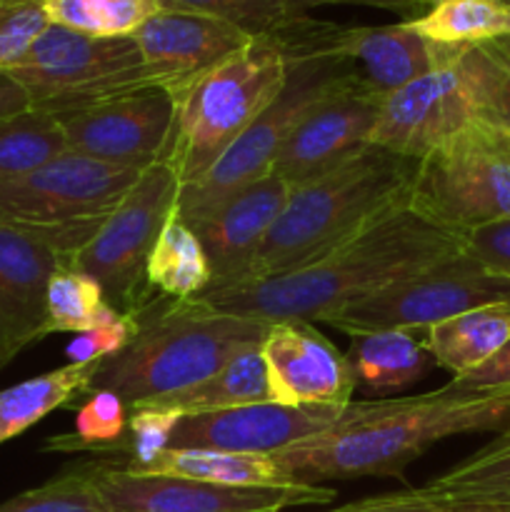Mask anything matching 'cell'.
<instances>
[{"label": "cell", "mask_w": 510, "mask_h": 512, "mask_svg": "<svg viewBox=\"0 0 510 512\" xmlns=\"http://www.w3.org/2000/svg\"><path fill=\"white\" fill-rule=\"evenodd\" d=\"M465 60L478 90L480 115L510 133V38L468 45Z\"/></svg>", "instance_id": "obj_35"}, {"label": "cell", "mask_w": 510, "mask_h": 512, "mask_svg": "<svg viewBox=\"0 0 510 512\" xmlns=\"http://www.w3.org/2000/svg\"><path fill=\"white\" fill-rule=\"evenodd\" d=\"M288 60V83L273 105L220 155L218 163L203 178L180 188L175 210L190 228L215 213L235 193L268 178L285 138L298 125V120L320 98L350 83L343 65L333 58L303 55Z\"/></svg>", "instance_id": "obj_9"}, {"label": "cell", "mask_w": 510, "mask_h": 512, "mask_svg": "<svg viewBox=\"0 0 510 512\" xmlns=\"http://www.w3.org/2000/svg\"><path fill=\"white\" fill-rule=\"evenodd\" d=\"M100 460L70 465L45 485L0 503V512H110L98 490Z\"/></svg>", "instance_id": "obj_32"}, {"label": "cell", "mask_w": 510, "mask_h": 512, "mask_svg": "<svg viewBox=\"0 0 510 512\" xmlns=\"http://www.w3.org/2000/svg\"><path fill=\"white\" fill-rule=\"evenodd\" d=\"M288 75L283 45L275 38H253L175 100V123L163 160L178 173L180 188L218 163L283 93Z\"/></svg>", "instance_id": "obj_5"}, {"label": "cell", "mask_w": 510, "mask_h": 512, "mask_svg": "<svg viewBox=\"0 0 510 512\" xmlns=\"http://www.w3.org/2000/svg\"><path fill=\"white\" fill-rule=\"evenodd\" d=\"M85 403L75 413L73 435H58L48 440L45 450H93V453H113L128 430V405L110 390H90Z\"/></svg>", "instance_id": "obj_33"}, {"label": "cell", "mask_w": 510, "mask_h": 512, "mask_svg": "<svg viewBox=\"0 0 510 512\" xmlns=\"http://www.w3.org/2000/svg\"><path fill=\"white\" fill-rule=\"evenodd\" d=\"M500 303H510V278L485 268L463 248L338 310L325 323L350 338L383 330L423 333L460 313Z\"/></svg>", "instance_id": "obj_10"}, {"label": "cell", "mask_w": 510, "mask_h": 512, "mask_svg": "<svg viewBox=\"0 0 510 512\" xmlns=\"http://www.w3.org/2000/svg\"><path fill=\"white\" fill-rule=\"evenodd\" d=\"M48 25L45 0H0V73L18 65Z\"/></svg>", "instance_id": "obj_37"}, {"label": "cell", "mask_w": 510, "mask_h": 512, "mask_svg": "<svg viewBox=\"0 0 510 512\" xmlns=\"http://www.w3.org/2000/svg\"><path fill=\"white\" fill-rule=\"evenodd\" d=\"M510 430L508 390L453 385L415 398L358 400L343 423L273 453L293 483L403 478L405 468L455 435Z\"/></svg>", "instance_id": "obj_2"}, {"label": "cell", "mask_w": 510, "mask_h": 512, "mask_svg": "<svg viewBox=\"0 0 510 512\" xmlns=\"http://www.w3.org/2000/svg\"><path fill=\"white\" fill-rule=\"evenodd\" d=\"M98 490L110 512H283L335 500V490L323 485L240 488L173 475L128 473L113 460H100Z\"/></svg>", "instance_id": "obj_13"}, {"label": "cell", "mask_w": 510, "mask_h": 512, "mask_svg": "<svg viewBox=\"0 0 510 512\" xmlns=\"http://www.w3.org/2000/svg\"><path fill=\"white\" fill-rule=\"evenodd\" d=\"M378 110L380 98L353 83L335 88L290 130L270 175L295 188L330 173L368 148Z\"/></svg>", "instance_id": "obj_16"}, {"label": "cell", "mask_w": 510, "mask_h": 512, "mask_svg": "<svg viewBox=\"0 0 510 512\" xmlns=\"http://www.w3.org/2000/svg\"><path fill=\"white\" fill-rule=\"evenodd\" d=\"M508 5H510V0H508Z\"/></svg>", "instance_id": "obj_45"}, {"label": "cell", "mask_w": 510, "mask_h": 512, "mask_svg": "<svg viewBox=\"0 0 510 512\" xmlns=\"http://www.w3.org/2000/svg\"><path fill=\"white\" fill-rule=\"evenodd\" d=\"M420 490L448 503H510V430Z\"/></svg>", "instance_id": "obj_28"}, {"label": "cell", "mask_w": 510, "mask_h": 512, "mask_svg": "<svg viewBox=\"0 0 510 512\" xmlns=\"http://www.w3.org/2000/svg\"><path fill=\"white\" fill-rule=\"evenodd\" d=\"M460 390H508L510 388V343L478 370L450 380Z\"/></svg>", "instance_id": "obj_41"}, {"label": "cell", "mask_w": 510, "mask_h": 512, "mask_svg": "<svg viewBox=\"0 0 510 512\" xmlns=\"http://www.w3.org/2000/svg\"><path fill=\"white\" fill-rule=\"evenodd\" d=\"M100 363H68L0 390V443L18 438L58 408H73L93 390Z\"/></svg>", "instance_id": "obj_25"}, {"label": "cell", "mask_w": 510, "mask_h": 512, "mask_svg": "<svg viewBox=\"0 0 510 512\" xmlns=\"http://www.w3.org/2000/svg\"><path fill=\"white\" fill-rule=\"evenodd\" d=\"M290 185L268 175L225 200L215 213L193 225L213 270V285L245 278L255 253L288 203Z\"/></svg>", "instance_id": "obj_20"}, {"label": "cell", "mask_w": 510, "mask_h": 512, "mask_svg": "<svg viewBox=\"0 0 510 512\" xmlns=\"http://www.w3.org/2000/svg\"><path fill=\"white\" fill-rule=\"evenodd\" d=\"M355 390L370 400L388 398L398 390L420 383L435 360L423 343L420 330H383L350 338L345 353Z\"/></svg>", "instance_id": "obj_21"}, {"label": "cell", "mask_w": 510, "mask_h": 512, "mask_svg": "<svg viewBox=\"0 0 510 512\" xmlns=\"http://www.w3.org/2000/svg\"><path fill=\"white\" fill-rule=\"evenodd\" d=\"M70 153L145 170L165 158L175 123V100L158 85L55 115Z\"/></svg>", "instance_id": "obj_14"}, {"label": "cell", "mask_w": 510, "mask_h": 512, "mask_svg": "<svg viewBox=\"0 0 510 512\" xmlns=\"http://www.w3.org/2000/svg\"><path fill=\"white\" fill-rule=\"evenodd\" d=\"M58 118L43 110H25L0 120V183H10L65 153Z\"/></svg>", "instance_id": "obj_29"}, {"label": "cell", "mask_w": 510, "mask_h": 512, "mask_svg": "<svg viewBox=\"0 0 510 512\" xmlns=\"http://www.w3.org/2000/svg\"><path fill=\"white\" fill-rule=\"evenodd\" d=\"M260 350L268 373L270 403L293 408H343L353 403L355 380L348 358L308 320L270 323Z\"/></svg>", "instance_id": "obj_18"}, {"label": "cell", "mask_w": 510, "mask_h": 512, "mask_svg": "<svg viewBox=\"0 0 510 512\" xmlns=\"http://www.w3.org/2000/svg\"><path fill=\"white\" fill-rule=\"evenodd\" d=\"M5 73L23 85L33 110L50 115L153 85L133 35L98 38L53 23Z\"/></svg>", "instance_id": "obj_8"}, {"label": "cell", "mask_w": 510, "mask_h": 512, "mask_svg": "<svg viewBox=\"0 0 510 512\" xmlns=\"http://www.w3.org/2000/svg\"><path fill=\"white\" fill-rule=\"evenodd\" d=\"M423 343L435 365L453 378L488 363L510 343V303L485 305L423 330Z\"/></svg>", "instance_id": "obj_22"}, {"label": "cell", "mask_w": 510, "mask_h": 512, "mask_svg": "<svg viewBox=\"0 0 510 512\" xmlns=\"http://www.w3.org/2000/svg\"><path fill=\"white\" fill-rule=\"evenodd\" d=\"M350 405H343V408H330V405L293 408V405L280 403H258L220 410V413L185 415L175 425L170 448L273 455L343 423L350 413Z\"/></svg>", "instance_id": "obj_17"}, {"label": "cell", "mask_w": 510, "mask_h": 512, "mask_svg": "<svg viewBox=\"0 0 510 512\" xmlns=\"http://www.w3.org/2000/svg\"><path fill=\"white\" fill-rule=\"evenodd\" d=\"M138 333L98 365L93 390H110L125 405L183 393L218 373L230 355L268 335L270 323L213 313L195 300L155 298L138 315Z\"/></svg>", "instance_id": "obj_4"}, {"label": "cell", "mask_w": 510, "mask_h": 512, "mask_svg": "<svg viewBox=\"0 0 510 512\" xmlns=\"http://www.w3.org/2000/svg\"><path fill=\"white\" fill-rule=\"evenodd\" d=\"M178 193V173L168 160L140 170L133 188L73 258L80 270L98 280L108 305L118 313L138 315L158 298L150 293L145 268Z\"/></svg>", "instance_id": "obj_11"}, {"label": "cell", "mask_w": 510, "mask_h": 512, "mask_svg": "<svg viewBox=\"0 0 510 512\" xmlns=\"http://www.w3.org/2000/svg\"><path fill=\"white\" fill-rule=\"evenodd\" d=\"M178 420L180 415L175 410L163 408V405H128V430H125V438L120 440V445L113 453H108V458L113 460L115 455H120L115 465L130 470V473H138L145 465L153 463L165 448H170V438H173Z\"/></svg>", "instance_id": "obj_36"}, {"label": "cell", "mask_w": 510, "mask_h": 512, "mask_svg": "<svg viewBox=\"0 0 510 512\" xmlns=\"http://www.w3.org/2000/svg\"><path fill=\"white\" fill-rule=\"evenodd\" d=\"M138 333V323L133 315H123L115 310L108 320L95 328L78 333L65 348L68 363H103L110 355L120 353Z\"/></svg>", "instance_id": "obj_38"}, {"label": "cell", "mask_w": 510, "mask_h": 512, "mask_svg": "<svg viewBox=\"0 0 510 512\" xmlns=\"http://www.w3.org/2000/svg\"><path fill=\"white\" fill-rule=\"evenodd\" d=\"M48 335L85 333L115 313L105 300L103 288L85 270L70 263L60 265L48 283Z\"/></svg>", "instance_id": "obj_30"}, {"label": "cell", "mask_w": 510, "mask_h": 512, "mask_svg": "<svg viewBox=\"0 0 510 512\" xmlns=\"http://www.w3.org/2000/svg\"><path fill=\"white\" fill-rule=\"evenodd\" d=\"M328 512H443V503L423 490H403V493L375 495V498L355 500V503L340 505V508Z\"/></svg>", "instance_id": "obj_40"}, {"label": "cell", "mask_w": 510, "mask_h": 512, "mask_svg": "<svg viewBox=\"0 0 510 512\" xmlns=\"http://www.w3.org/2000/svg\"><path fill=\"white\" fill-rule=\"evenodd\" d=\"M463 248L460 235L433 225L403 203L303 268L273 278L210 285L190 300L213 313L263 323L290 318L325 323L338 310Z\"/></svg>", "instance_id": "obj_1"}, {"label": "cell", "mask_w": 510, "mask_h": 512, "mask_svg": "<svg viewBox=\"0 0 510 512\" xmlns=\"http://www.w3.org/2000/svg\"><path fill=\"white\" fill-rule=\"evenodd\" d=\"M405 23L435 45H483L510 38V5L508 0H430L423 15Z\"/></svg>", "instance_id": "obj_27"}, {"label": "cell", "mask_w": 510, "mask_h": 512, "mask_svg": "<svg viewBox=\"0 0 510 512\" xmlns=\"http://www.w3.org/2000/svg\"><path fill=\"white\" fill-rule=\"evenodd\" d=\"M138 473L173 475V478L240 485V488H285V485H295L290 475L275 463L273 455L230 453V450L208 448H165L153 463L145 465Z\"/></svg>", "instance_id": "obj_23"}, {"label": "cell", "mask_w": 510, "mask_h": 512, "mask_svg": "<svg viewBox=\"0 0 510 512\" xmlns=\"http://www.w3.org/2000/svg\"><path fill=\"white\" fill-rule=\"evenodd\" d=\"M465 48L443 45V55L428 73L380 100L370 145L400 158L420 160L480 115Z\"/></svg>", "instance_id": "obj_12"}, {"label": "cell", "mask_w": 510, "mask_h": 512, "mask_svg": "<svg viewBox=\"0 0 510 512\" xmlns=\"http://www.w3.org/2000/svg\"><path fill=\"white\" fill-rule=\"evenodd\" d=\"M45 13L53 25L98 38H123L160 13V0H45Z\"/></svg>", "instance_id": "obj_31"}, {"label": "cell", "mask_w": 510, "mask_h": 512, "mask_svg": "<svg viewBox=\"0 0 510 512\" xmlns=\"http://www.w3.org/2000/svg\"><path fill=\"white\" fill-rule=\"evenodd\" d=\"M160 10L210 15L253 38H275L295 20L305 18L290 10L288 0H160Z\"/></svg>", "instance_id": "obj_34"}, {"label": "cell", "mask_w": 510, "mask_h": 512, "mask_svg": "<svg viewBox=\"0 0 510 512\" xmlns=\"http://www.w3.org/2000/svg\"><path fill=\"white\" fill-rule=\"evenodd\" d=\"M150 293L165 300L198 298L213 285L208 255L195 230L173 208L145 268Z\"/></svg>", "instance_id": "obj_26"}, {"label": "cell", "mask_w": 510, "mask_h": 512, "mask_svg": "<svg viewBox=\"0 0 510 512\" xmlns=\"http://www.w3.org/2000/svg\"><path fill=\"white\" fill-rule=\"evenodd\" d=\"M408 205L460 238L510 220V133L475 115L415 160Z\"/></svg>", "instance_id": "obj_6"}, {"label": "cell", "mask_w": 510, "mask_h": 512, "mask_svg": "<svg viewBox=\"0 0 510 512\" xmlns=\"http://www.w3.org/2000/svg\"><path fill=\"white\" fill-rule=\"evenodd\" d=\"M465 250L493 273L510 278V220L483 225L463 238Z\"/></svg>", "instance_id": "obj_39"}, {"label": "cell", "mask_w": 510, "mask_h": 512, "mask_svg": "<svg viewBox=\"0 0 510 512\" xmlns=\"http://www.w3.org/2000/svg\"><path fill=\"white\" fill-rule=\"evenodd\" d=\"M150 83L178 100L205 73L238 53L253 35L210 15L160 10L133 33Z\"/></svg>", "instance_id": "obj_19"}, {"label": "cell", "mask_w": 510, "mask_h": 512, "mask_svg": "<svg viewBox=\"0 0 510 512\" xmlns=\"http://www.w3.org/2000/svg\"><path fill=\"white\" fill-rule=\"evenodd\" d=\"M443 503V512H510V503Z\"/></svg>", "instance_id": "obj_44"}, {"label": "cell", "mask_w": 510, "mask_h": 512, "mask_svg": "<svg viewBox=\"0 0 510 512\" xmlns=\"http://www.w3.org/2000/svg\"><path fill=\"white\" fill-rule=\"evenodd\" d=\"M288 5L298 15H308L310 8H320V5H370V8L393 10L403 15V20H413L425 13L430 0H288Z\"/></svg>", "instance_id": "obj_42"}, {"label": "cell", "mask_w": 510, "mask_h": 512, "mask_svg": "<svg viewBox=\"0 0 510 512\" xmlns=\"http://www.w3.org/2000/svg\"><path fill=\"white\" fill-rule=\"evenodd\" d=\"M73 258L55 235L0 223V368L48 335V283Z\"/></svg>", "instance_id": "obj_15"}, {"label": "cell", "mask_w": 510, "mask_h": 512, "mask_svg": "<svg viewBox=\"0 0 510 512\" xmlns=\"http://www.w3.org/2000/svg\"><path fill=\"white\" fill-rule=\"evenodd\" d=\"M28 93L23 90V85L15 83L8 73H0V120L13 118V115L25 113L30 110Z\"/></svg>", "instance_id": "obj_43"}, {"label": "cell", "mask_w": 510, "mask_h": 512, "mask_svg": "<svg viewBox=\"0 0 510 512\" xmlns=\"http://www.w3.org/2000/svg\"><path fill=\"white\" fill-rule=\"evenodd\" d=\"M138 175L65 150L33 173L0 183V223L55 235L78 255Z\"/></svg>", "instance_id": "obj_7"}, {"label": "cell", "mask_w": 510, "mask_h": 512, "mask_svg": "<svg viewBox=\"0 0 510 512\" xmlns=\"http://www.w3.org/2000/svg\"><path fill=\"white\" fill-rule=\"evenodd\" d=\"M263 343V340H260ZM260 343H250L230 355L228 363L205 378L203 383L183 390V393L168 395V398L150 400L155 405L175 410L180 418L185 415L220 413V410L243 408V405L270 403L268 393V373H265V360Z\"/></svg>", "instance_id": "obj_24"}, {"label": "cell", "mask_w": 510, "mask_h": 512, "mask_svg": "<svg viewBox=\"0 0 510 512\" xmlns=\"http://www.w3.org/2000/svg\"><path fill=\"white\" fill-rule=\"evenodd\" d=\"M413 170L415 160L368 145L330 173L290 188L283 213L243 280L273 278L323 258L380 215L408 203Z\"/></svg>", "instance_id": "obj_3"}]
</instances>
